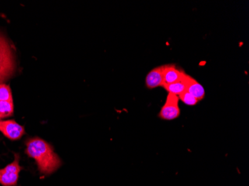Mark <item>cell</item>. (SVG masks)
<instances>
[{"mask_svg": "<svg viewBox=\"0 0 249 186\" xmlns=\"http://www.w3.org/2000/svg\"><path fill=\"white\" fill-rule=\"evenodd\" d=\"M26 154L36 160L37 169L43 175H51L61 167V159L46 141L34 137L26 141Z\"/></svg>", "mask_w": 249, "mask_h": 186, "instance_id": "cell-1", "label": "cell"}, {"mask_svg": "<svg viewBox=\"0 0 249 186\" xmlns=\"http://www.w3.org/2000/svg\"><path fill=\"white\" fill-rule=\"evenodd\" d=\"M16 68L15 56L6 37L0 33V84L8 81Z\"/></svg>", "mask_w": 249, "mask_h": 186, "instance_id": "cell-2", "label": "cell"}, {"mask_svg": "<svg viewBox=\"0 0 249 186\" xmlns=\"http://www.w3.org/2000/svg\"><path fill=\"white\" fill-rule=\"evenodd\" d=\"M23 168L19 166V155L15 153V159L9 165L0 169V185L2 186H17L19 173Z\"/></svg>", "mask_w": 249, "mask_h": 186, "instance_id": "cell-3", "label": "cell"}, {"mask_svg": "<svg viewBox=\"0 0 249 186\" xmlns=\"http://www.w3.org/2000/svg\"><path fill=\"white\" fill-rule=\"evenodd\" d=\"M178 101V96L169 93L166 97L164 105L161 107V110L158 114L159 118L166 121H171L178 118L180 114Z\"/></svg>", "mask_w": 249, "mask_h": 186, "instance_id": "cell-4", "label": "cell"}, {"mask_svg": "<svg viewBox=\"0 0 249 186\" xmlns=\"http://www.w3.org/2000/svg\"><path fill=\"white\" fill-rule=\"evenodd\" d=\"M0 132L10 140H19L25 134V128L15 120L0 119Z\"/></svg>", "mask_w": 249, "mask_h": 186, "instance_id": "cell-5", "label": "cell"}, {"mask_svg": "<svg viewBox=\"0 0 249 186\" xmlns=\"http://www.w3.org/2000/svg\"><path fill=\"white\" fill-rule=\"evenodd\" d=\"M183 80L185 84L186 90L187 92H190L192 96H194L199 101L204 99L205 96V90L202 85H200L198 81L186 73L183 76Z\"/></svg>", "mask_w": 249, "mask_h": 186, "instance_id": "cell-6", "label": "cell"}, {"mask_svg": "<svg viewBox=\"0 0 249 186\" xmlns=\"http://www.w3.org/2000/svg\"><path fill=\"white\" fill-rule=\"evenodd\" d=\"M164 66L155 67L147 74L145 78V86L148 89H155L163 86V73Z\"/></svg>", "mask_w": 249, "mask_h": 186, "instance_id": "cell-7", "label": "cell"}, {"mask_svg": "<svg viewBox=\"0 0 249 186\" xmlns=\"http://www.w3.org/2000/svg\"><path fill=\"white\" fill-rule=\"evenodd\" d=\"M185 72L176 68L174 64L164 65L163 73V85H170L182 79Z\"/></svg>", "mask_w": 249, "mask_h": 186, "instance_id": "cell-8", "label": "cell"}, {"mask_svg": "<svg viewBox=\"0 0 249 186\" xmlns=\"http://www.w3.org/2000/svg\"><path fill=\"white\" fill-rule=\"evenodd\" d=\"M163 88L166 89L169 93H172V94L176 95L178 96L180 93H182L184 91L186 90V85L184 84V80H180V81L175 82L173 84H170V85H163Z\"/></svg>", "mask_w": 249, "mask_h": 186, "instance_id": "cell-9", "label": "cell"}, {"mask_svg": "<svg viewBox=\"0 0 249 186\" xmlns=\"http://www.w3.org/2000/svg\"><path fill=\"white\" fill-rule=\"evenodd\" d=\"M14 114L13 101H0V119L8 118Z\"/></svg>", "mask_w": 249, "mask_h": 186, "instance_id": "cell-10", "label": "cell"}, {"mask_svg": "<svg viewBox=\"0 0 249 186\" xmlns=\"http://www.w3.org/2000/svg\"><path fill=\"white\" fill-rule=\"evenodd\" d=\"M0 101H13L11 88L5 84H0Z\"/></svg>", "mask_w": 249, "mask_h": 186, "instance_id": "cell-11", "label": "cell"}, {"mask_svg": "<svg viewBox=\"0 0 249 186\" xmlns=\"http://www.w3.org/2000/svg\"><path fill=\"white\" fill-rule=\"evenodd\" d=\"M178 99L182 101L185 104L188 106H195L199 101L197 100L194 96H192L187 90L184 91L178 96Z\"/></svg>", "mask_w": 249, "mask_h": 186, "instance_id": "cell-12", "label": "cell"}]
</instances>
